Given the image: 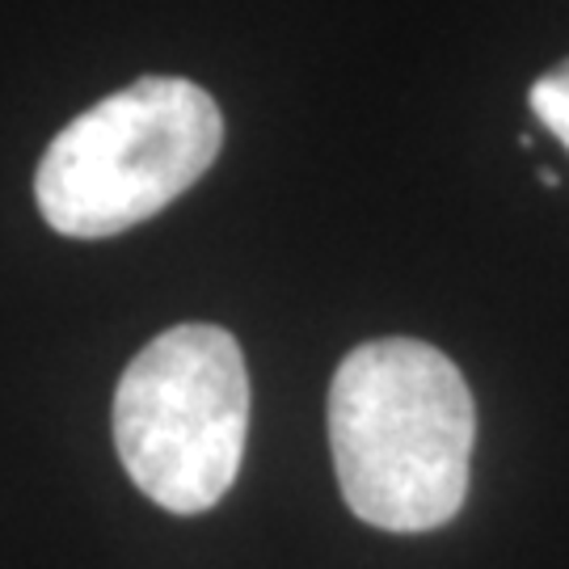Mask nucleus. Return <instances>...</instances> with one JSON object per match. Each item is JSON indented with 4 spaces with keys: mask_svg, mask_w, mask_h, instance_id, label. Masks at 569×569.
<instances>
[{
    "mask_svg": "<svg viewBox=\"0 0 569 569\" xmlns=\"http://www.w3.org/2000/svg\"><path fill=\"white\" fill-rule=\"evenodd\" d=\"M477 406L460 367L418 338H376L329 385V451L346 507L380 531H435L468 498Z\"/></svg>",
    "mask_w": 569,
    "mask_h": 569,
    "instance_id": "f257e3e1",
    "label": "nucleus"
},
{
    "mask_svg": "<svg viewBox=\"0 0 569 569\" xmlns=\"http://www.w3.org/2000/svg\"><path fill=\"white\" fill-rule=\"evenodd\" d=\"M220 148L224 114L207 89L182 77H143L47 143L34 203L60 237H119L186 194Z\"/></svg>",
    "mask_w": 569,
    "mask_h": 569,
    "instance_id": "f03ea898",
    "label": "nucleus"
},
{
    "mask_svg": "<svg viewBox=\"0 0 569 569\" xmlns=\"http://www.w3.org/2000/svg\"><path fill=\"white\" fill-rule=\"evenodd\" d=\"M249 439V371L220 326H173L127 363L114 392V448L143 498L203 515L224 498Z\"/></svg>",
    "mask_w": 569,
    "mask_h": 569,
    "instance_id": "7ed1b4c3",
    "label": "nucleus"
},
{
    "mask_svg": "<svg viewBox=\"0 0 569 569\" xmlns=\"http://www.w3.org/2000/svg\"><path fill=\"white\" fill-rule=\"evenodd\" d=\"M528 102L536 110V119L545 122L552 136L569 148V60L549 68L540 81L531 84Z\"/></svg>",
    "mask_w": 569,
    "mask_h": 569,
    "instance_id": "20e7f679",
    "label": "nucleus"
}]
</instances>
